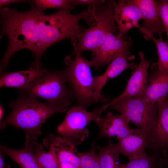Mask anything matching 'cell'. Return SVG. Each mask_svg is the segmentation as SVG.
<instances>
[{
  "instance_id": "cell-1",
  "label": "cell",
  "mask_w": 168,
  "mask_h": 168,
  "mask_svg": "<svg viewBox=\"0 0 168 168\" xmlns=\"http://www.w3.org/2000/svg\"><path fill=\"white\" fill-rule=\"evenodd\" d=\"M29 10L20 12L15 8L0 7L1 37L8 40L7 50L0 62V71L6 68L13 55L23 49L31 51L35 56L31 65L40 68L41 50L37 16L38 11L34 2Z\"/></svg>"
},
{
  "instance_id": "cell-2",
  "label": "cell",
  "mask_w": 168,
  "mask_h": 168,
  "mask_svg": "<svg viewBox=\"0 0 168 168\" xmlns=\"http://www.w3.org/2000/svg\"><path fill=\"white\" fill-rule=\"evenodd\" d=\"M36 98L21 95L11 102L8 106L11 112L1 121L0 129H3L7 125L13 126L23 130L26 138L37 140L41 134L40 128L44 122L53 114L63 112L69 108L43 103Z\"/></svg>"
},
{
  "instance_id": "cell-3",
  "label": "cell",
  "mask_w": 168,
  "mask_h": 168,
  "mask_svg": "<svg viewBox=\"0 0 168 168\" xmlns=\"http://www.w3.org/2000/svg\"><path fill=\"white\" fill-rule=\"evenodd\" d=\"M70 11L60 9L47 15L38 11L39 38L43 54L49 46L62 40L70 38L79 40L86 29L79 25V21L85 20L89 25L94 20L89 9L75 14H71Z\"/></svg>"
},
{
  "instance_id": "cell-4",
  "label": "cell",
  "mask_w": 168,
  "mask_h": 168,
  "mask_svg": "<svg viewBox=\"0 0 168 168\" xmlns=\"http://www.w3.org/2000/svg\"><path fill=\"white\" fill-rule=\"evenodd\" d=\"M67 83L63 70H46L18 92L21 95L41 98L49 104L69 108L75 96L72 90L67 86Z\"/></svg>"
},
{
  "instance_id": "cell-5",
  "label": "cell",
  "mask_w": 168,
  "mask_h": 168,
  "mask_svg": "<svg viewBox=\"0 0 168 168\" xmlns=\"http://www.w3.org/2000/svg\"><path fill=\"white\" fill-rule=\"evenodd\" d=\"M114 0H108L106 3L88 8L94 20L86 29L77 44V40H71L74 48L81 52L88 50L92 51L98 47L110 33H120L116 25L113 6Z\"/></svg>"
},
{
  "instance_id": "cell-6",
  "label": "cell",
  "mask_w": 168,
  "mask_h": 168,
  "mask_svg": "<svg viewBox=\"0 0 168 168\" xmlns=\"http://www.w3.org/2000/svg\"><path fill=\"white\" fill-rule=\"evenodd\" d=\"M74 53V60L69 56L65 57L64 62L67 66L63 70L76 98L77 105L86 109L95 102L91 65L90 61L84 58L75 48Z\"/></svg>"
},
{
  "instance_id": "cell-7",
  "label": "cell",
  "mask_w": 168,
  "mask_h": 168,
  "mask_svg": "<svg viewBox=\"0 0 168 168\" xmlns=\"http://www.w3.org/2000/svg\"><path fill=\"white\" fill-rule=\"evenodd\" d=\"M107 109L104 105L92 111H88L77 105L69 107L63 122L57 128V132L61 137L70 140L76 145L86 140L89 135L86 128L92 121L102 117Z\"/></svg>"
},
{
  "instance_id": "cell-8",
  "label": "cell",
  "mask_w": 168,
  "mask_h": 168,
  "mask_svg": "<svg viewBox=\"0 0 168 168\" xmlns=\"http://www.w3.org/2000/svg\"><path fill=\"white\" fill-rule=\"evenodd\" d=\"M108 108L118 111L137 128L151 131L158 115L157 104L146 103L141 98L122 100L110 105Z\"/></svg>"
},
{
  "instance_id": "cell-9",
  "label": "cell",
  "mask_w": 168,
  "mask_h": 168,
  "mask_svg": "<svg viewBox=\"0 0 168 168\" xmlns=\"http://www.w3.org/2000/svg\"><path fill=\"white\" fill-rule=\"evenodd\" d=\"M133 43L129 36L120 32L115 35L110 33L103 43L92 51L93 59L90 61L91 67L97 70L102 66L108 63Z\"/></svg>"
},
{
  "instance_id": "cell-10",
  "label": "cell",
  "mask_w": 168,
  "mask_h": 168,
  "mask_svg": "<svg viewBox=\"0 0 168 168\" xmlns=\"http://www.w3.org/2000/svg\"><path fill=\"white\" fill-rule=\"evenodd\" d=\"M43 143L57 160L59 168H81L80 152L69 139L50 134Z\"/></svg>"
},
{
  "instance_id": "cell-11",
  "label": "cell",
  "mask_w": 168,
  "mask_h": 168,
  "mask_svg": "<svg viewBox=\"0 0 168 168\" xmlns=\"http://www.w3.org/2000/svg\"><path fill=\"white\" fill-rule=\"evenodd\" d=\"M130 47L126 48L114 59L103 74L93 77V90L96 103L106 101L107 99L102 95L101 91L108 81L119 75L126 69L134 70L137 67L135 63L128 61L134 59V56L130 52Z\"/></svg>"
},
{
  "instance_id": "cell-12",
  "label": "cell",
  "mask_w": 168,
  "mask_h": 168,
  "mask_svg": "<svg viewBox=\"0 0 168 168\" xmlns=\"http://www.w3.org/2000/svg\"><path fill=\"white\" fill-rule=\"evenodd\" d=\"M139 55L140 59L139 64L131 72L124 91L117 97L104 105L107 109L112 104L120 100L128 98H141L145 94L148 86V68L153 59L147 60L142 51Z\"/></svg>"
},
{
  "instance_id": "cell-13",
  "label": "cell",
  "mask_w": 168,
  "mask_h": 168,
  "mask_svg": "<svg viewBox=\"0 0 168 168\" xmlns=\"http://www.w3.org/2000/svg\"><path fill=\"white\" fill-rule=\"evenodd\" d=\"M99 128L98 138H115L118 141L133 133L135 128H131L130 121L120 114H114L111 111L107 113L104 117L94 121Z\"/></svg>"
},
{
  "instance_id": "cell-14",
  "label": "cell",
  "mask_w": 168,
  "mask_h": 168,
  "mask_svg": "<svg viewBox=\"0 0 168 168\" xmlns=\"http://www.w3.org/2000/svg\"><path fill=\"white\" fill-rule=\"evenodd\" d=\"M158 115L151 131L147 149L152 152L168 149V98L157 103Z\"/></svg>"
},
{
  "instance_id": "cell-15",
  "label": "cell",
  "mask_w": 168,
  "mask_h": 168,
  "mask_svg": "<svg viewBox=\"0 0 168 168\" xmlns=\"http://www.w3.org/2000/svg\"><path fill=\"white\" fill-rule=\"evenodd\" d=\"M113 10L114 17L120 32L124 35L130 29L140 27L142 19L141 12L133 0H114Z\"/></svg>"
},
{
  "instance_id": "cell-16",
  "label": "cell",
  "mask_w": 168,
  "mask_h": 168,
  "mask_svg": "<svg viewBox=\"0 0 168 168\" xmlns=\"http://www.w3.org/2000/svg\"><path fill=\"white\" fill-rule=\"evenodd\" d=\"M151 131L142 128L134 131L118 141L114 146L120 154L128 157L129 160L146 154Z\"/></svg>"
},
{
  "instance_id": "cell-17",
  "label": "cell",
  "mask_w": 168,
  "mask_h": 168,
  "mask_svg": "<svg viewBox=\"0 0 168 168\" xmlns=\"http://www.w3.org/2000/svg\"><path fill=\"white\" fill-rule=\"evenodd\" d=\"M138 6L144 20L139 29L145 39L149 34H157L159 36L165 32L163 23L159 16L156 2L154 0H133Z\"/></svg>"
},
{
  "instance_id": "cell-18",
  "label": "cell",
  "mask_w": 168,
  "mask_h": 168,
  "mask_svg": "<svg viewBox=\"0 0 168 168\" xmlns=\"http://www.w3.org/2000/svg\"><path fill=\"white\" fill-rule=\"evenodd\" d=\"M153 72L148 76L147 91L141 98L144 102L156 103L167 97L168 94V73L158 71L156 63L152 66Z\"/></svg>"
},
{
  "instance_id": "cell-19",
  "label": "cell",
  "mask_w": 168,
  "mask_h": 168,
  "mask_svg": "<svg viewBox=\"0 0 168 168\" xmlns=\"http://www.w3.org/2000/svg\"><path fill=\"white\" fill-rule=\"evenodd\" d=\"M46 70L44 68H37L31 65L28 69L23 71L14 72H4L0 75V87L23 89Z\"/></svg>"
},
{
  "instance_id": "cell-20",
  "label": "cell",
  "mask_w": 168,
  "mask_h": 168,
  "mask_svg": "<svg viewBox=\"0 0 168 168\" xmlns=\"http://www.w3.org/2000/svg\"><path fill=\"white\" fill-rule=\"evenodd\" d=\"M37 140L26 138L24 147L16 150L1 145L0 153L10 156L18 163L21 168H43L38 162L33 153L34 146Z\"/></svg>"
},
{
  "instance_id": "cell-21",
  "label": "cell",
  "mask_w": 168,
  "mask_h": 168,
  "mask_svg": "<svg viewBox=\"0 0 168 168\" xmlns=\"http://www.w3.org/2000/svg\"><path fill=\"white\" fill-rule=\"evenodd\" d=\"M96 147L99 152L100 168H121L123 164L119 158L120 154L110 139L105 146L96 145Z\"/></svg>"
},
{
  "instance_id": "cell-22",
  "label": "cell",
  "mask_w": 168,
  "mask_h": 168,
  "mask_svg": "<svg viewBox=\"0 0 168 168\" xmlns=\"http://www.w3.org/2000/svg\"><path fill=\"white\" fill-rule=\"evenodd\" d=\"M167 155L166 149H158L149 156L146 153L129 160L127 164H123L121 168H154L156 162Z\"/></svg>"
},
{
  "instance_id": "cell-23",
  "label": "cell",
  "mask_w": 168,
  "mask_h": 168,
  "mask_svg": "<svg viewBox=\"0 0 168 168\" xmlns=\"http://www.w3.org/2000/svg\"><path fill=\"white\" fill-rule=\"evenodd\" d=\"M150 39L154 42L157 50L158 60L156 65L158 71L168 73V46L164 40L162 35H159V38L156 39L153 35L149 34L146 39Z\"/></svg>"
},
{
  "instance_id": "cell-24",
  "label": "cell",
  "mask_w": 168,
  "mask_h": 168,
  "mask_svg": "<svg viewBox=\"0 0 168 168\" xmlns=\"http://www.w3.org/2000/svg\"><path fill=\"white\" fill-rule=\"evenodd\" d=\"M45 152L42 145L36 142L33 153L40 164L43 168H59L58 162L54 155L49 150L47 153Z\"/></svg>"
},
{
  "instance_id": "cell-25",
  "label": "cell",
  "mask_w": 168,
  "mask_h": 168,
  "mask_svg": "<svg viewBox=\"0 0 168 168\" xmlns=\"http://www.w3.org/2000/svg\"><path fill=\"white\" fill-rule=\"evenodd\" d=\"M96 145L94 142L88 151L80 152L81 168H100L99 156L96 152Z\"/></svg>"
},
{
  "instance_id": "cell-26",
  "label": "cell",
  "mask_w": 168,
  "mask_h": 168,
  "mask_svg": "<svg viewBox=\"0 0 168 168\" xmlns=\"http://www.w3.org/2000/svg\"><path fill=\"white\" fill-rule=\"evenodd\" d=\"M38 11L43 13L45 9L49 8H58L71 10L74 6L70 4V0H33Z\"/></svg>"
},
{
  "instance_id": "cell-27",
  "label": "cell",
  "mask_w": 168,
  "mask_h": 168,
  "mask_svg": "<svg viewBox=\"0 0 168 168\" xmlns=\"http://www.w3.org/2000/svg\"><path fill=\"white\" fill-rule=\"evenodd\" d=\"M156 2L158 14L165 30V42L168 46V0H158Z\"/></svg>"
},
{
  "instance_id": "cell-28",
  "label": "cell",
  "mask_w": 168,
  "mask_h": 168,
  "mask_svg": "<svg viewBox=\"0 0 168 168\" xmlns=\"http://www.w3.org/2000/svg\"><path fill=\"white\" fill-rule=\"evenodd\" d=\"M70 2L71 4L74 6L88 5L96 7L105 3V2L103 0H70Z\"/></svg>"
},
{
  "instance_id": "cell-29",
  "label": "cell",
  "mask_w": 168,
  "mask_h": 168,
  "mask_svg": "<svg viewBox=\"0 0 168 168\" xmlns=\"http://www.w3.org/2000/svg\"><path fill=\"white\" fill-rule=\"evenodd\" d=\"M33 2V1H30L27 0H0V7H1L5 5L18 2H27L31 5L32 4Z\"/></svg>"
},
{
  "instance_id": "cell-30",
  "label": "cell",
  "mask_w": 168,
  "mask_h": 168,
  "mask_svg": "<svg viewBox=\"0 0 168 168\" xmlns=\"http://www.w3.org/2000/svg\"><path fill=\"white\" fill-rule=\"evenodd\" d=\"M156 162L161 166L168 168V154L166 157L160 159Z\"/></svg>"
},
{
  "instance_id": "cell-31",
  "label": "cell",
  "mask_w": 168,
  "mask_h": 168,
  "mask_svg": "<svg viewBox=\"0 0 168 168\" xmlns=\"http://www.w3.org/2000/svg\"><path fill=\"white\" fill-rule=\"evenodd\" d=\"M0 168H11L10 166L6 164L3 159L2 154H0Z\"/></svg>"
},
{
  "instance_id": "cell-32",
  "label": "cell",
  "mask_w": 168,
  "mask_h": 168,
  "mask_svg": "<svg viewBox=\"0 0 168 168\" xmlns=\"http://www.w3.org/2000/svg\"><path fill=\"white\" fill-rule=\"evenodd\" d=\"M4 114V110L2 106L0 105V120L2 119Z\"/></svg>"
},
{
  "instance_id": "cell-33",
  "label": "cell",
  "mask_w": 168,
  "mask_h": 168,
  "mask_svg": "<svg viewBox=\"0 0 168 168\" xmlns=\"http://www.w3.org/2000/svg\"><path fill=\"white\" fill-rule=\"evenodd\" d=\"M154 168H166L162 166H161L158 164H157L156 162H155Z\"/></svg>"
},
{
  "instance_id": "cell-34",
  "label": "cell",
  "mask_w": 168,
  "mask_h": 168,
  "mask_svg": "<svg viewBox=\"0 0 168 168\" xmlns=\"http://www.w3.org/2000/svg\"><path fill=\"white\" fill-rule=\"evenodd\" d=\"M167 97H168V95H167Z\"/></svg>"
},
{
  "instance_id": "cell-35",
  "label": "cell",
  "mask_w": 168,
  "mask_h": 168,
  "mask_svg": "<svg viewBox=\"0 0 168 168\" xmlns=\"http://www.w3.org/2000/svg\"></svg>"
}]
</instances>
